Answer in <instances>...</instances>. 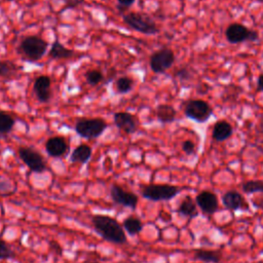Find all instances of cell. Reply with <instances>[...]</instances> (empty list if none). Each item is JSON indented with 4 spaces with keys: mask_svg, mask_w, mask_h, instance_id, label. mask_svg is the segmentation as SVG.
<instances>
[{
    "mask_svg": "<svg viewBox=\"0 0 263 263\" xmlns=\"http://www.w3.org/2000/svg\"><path fill=\"white\" fill-rule=\"evenodd\" d=\"M104 76L103 74L98 71V70H91V71H88L86 74H85V79L86 81L91 84V85H96V84H99L102 80H103Z\"/></svg>",
    "mask_w": 263,
    "mask_h": 263,
    "instance_id": "4316f807",
    "label": "cell"
},
{
    "mask_svg": "<svg viewBox=\"0 0 263 263\" xmlns=\"http://www.w3.org/2000/svg\"><path fill=\"white\" fill-rule=\"evenodd\" d=\"M177 75L180 77V79H187L189 77L188 71L186 69H180L177 73Z\"/></svg>",
    "mask_w": 263,
    "mask_h": 263,
    "instance_id": "4dcf8cb0",
    "label": "cell"
},
{
    "mask_svg": "<svg viewBox=\"0 0 263 263\" xmlns=\"http://www.w3.org/2000/svg\"><path fill=\"white\" fill-rule=\"evenodd\" d=\"M51 81L46 75L38 76L33 84V90L36 98L41 103H47L51 98Z\"/></svg>",
    "mask_w": 263,
    "mask_h": 263,
    "instance_id": "7c38bea8",
    "label": "cell"
},
{
    "mask_svg": "<svg viewBox=\"0 0 263 263\" xmlns=\"http://www.w3.org/2000/svg\"><path fill=\"white\" fill-rule=\"evenodd\" d=\"M180 192V188L168 184H150L143 188L142 195L153 201L170 200Z\"/></svg>",
    "mask_w": 263,
    "mask_h": 263,
    "instance_id": "5b68a950",
    "label": "cell"
},
{
    "mask_svg": "<svg viewBox=\"0 0 263 263\" xmlns=\"http://www.w3.org/2000/svg\"><path fill=\"white\" fill-rule=\"evenodd\" d=\"M95 263H96V262H95Z\"/></svg>",
    "mask_w": 263,
    "mask_h": 263,
    "instance_id": "836d02e7",
    "label": "cell"
},
{
    "mask_svg": "<svg viewBox=\"0 0 263 263\" xmlns=\"http://www.w3.org/2000/svg\"><path fill=\"white\" fill-rule=\"evenodd\" d=\"M75 132L82 138L95 139L100 137L107 128V123L103 118H79L75 123Z\"/></svg>",
    "mask_w": 263,
    "mask_h": 263,
    "instance_id": "277c9868",
    "label": "cell"
},
{
    "mask_svg": "<svg viewBox=\"0 0 263 263\" xmlns=\"http://www.w3.org/2000/svg\"><path fill=\"white\" fill-rule=\"evenodd\" d=\"M48 55L53 60H65L73 57L74 51L65 47L59 40H54L48 51Z\"/></svg>",
    "mask_w": 263,
    "mask_h": 263,
    "instance_id": "e0dca14e",
    "label": "cell"
},
{
    "mask_svg": "<svg viewBox=\"0 0 263 263\" xmlns=\"http://www.w3.org/2000/svg\"><path fill=\"white\" fill-rule=\"evenodd\" d=\"M226 39L232 44L240 43L243 41H256L259 37L256 31H252L241 24L230 25L225 32Z\"/></svg>",
    "mask_w": 263,
    "mask_h": 263,
    "instance_id": "ba28073f",
    "label": "cell"
},
{
    "mask_svg": "<svg viewBox=\"0 0 263 263\" xmlns=\"http://www.w3.org/2000/svg\"><path fill=\"white\" fill-rule=\"evenodd\" d=\"M12 255V251L9 246L2 239H0V260L10 258Z\"/></svg>",
    "mask_w": 263,
    "mask_h": 263,
    "instance_id": "83f0119b",
    "label": "cell"
},
{
    "mask_svg": "<svg viewBox=\"0 0 263 263\" xmlns=\"http://www.w3.org/2000/svg\"><path fill=\"white\" fill-rule=\"evenodd\" d=\"M195 202L199 206V209L208 215L214 214L219 206L217 195L214 192L208 190H203L198 193L195 198Z\"/></svg>",
    "mask_w": 263,
    "mask_h": 263,
    "instance_id": "8fae6325",
    "label": "cell"
},
{
    "mask_svg": "<svg viewBox=\"0 0 263 263\" xmlns=\"http://www.w3.org/2000/svg\"><path fill=\"white\" fill-rule=\"evenodd\" d=\"M241 189L247 194L263 192V181L261 180H250L241 185Z\"/></svg>",
    "mask_w": 263,
    "mask_h": 263,
    "instance_id": "cb8c5ba5",
    "label": "cell"
},
{
    "mask_svg": "<svg viewBox=\"0 0 263 263\" xmlns=\"http://www.w3.org/2000/svg\"><path fill=\"white\" fill-rule=\"evenodd\" d=\"M14 122L15 120L11 115L0 111V136L10 133L14 126Z\"/></svg>",
    "mask_w": 263,
    "mask_h": 263,
    "instance_id": "603a6c76",
    "label": "cell"
},
{
    "mask_svg": "<svg viewBox=\"0 0 263 263\" xmlns=\"http://www.w3.org/2000/svg\"><path fill=\"white\" fill-rule=\"evenodd\" d=\"M135 1L136 0H117V4L121 8H126V7H129L130 5H133Z\"/></svg>",
    "mask_w": 263,
    "mask_h": 263,
    "instance_id": "f546056e",
    "label": "cell"
},
{
    "mask_svg": "<svg viewBox=\"0 0 263 263\" xmlns=\"http://www.w3.org/2000/svg\"><path fill=\"white\" fill-rule=\"evenodd\" d=\"M134 80L128 76H121L116 80V89L119 93H126L132 90Z\"/></svg>",
    "mask_w": 263,
    "mask_h": 263,
    "instance_id": "484cf974",
    "label": "cell"
},
{
    "mask_svg": "<svg viewBox=\"0 0 263 263\" xmlns=\"http://www.w3.org/2000/svg\"><path fill=\"white\" fill-rule=\"evenodd\" d=\"M95 230L105 239L114 243H125L126 236L120 224L111 217L96 215L91 219Z\"/></svg>",
    "mask_w": 263,
    "mask_h": 263,
    "instance_id": "6da1fadb",
    "label": "cell"
},
{
    "mask_svg": "<svg viewBox=\"0 0 263 263\" xmlns=\"http://www.w3.org/2000/svg\"><path fill=\"white\" fill-rule=\"evenodd\" d=\"M222 202L226 209L231 211H246L249 209V204L243 198V196L235 190H229L225 192L222 196Z\"/></svg>",
    "mask_w": 263,
    "mask_h": 263,
    "instance_id": "4fadbf2b",
    "label": "cell"
},
{
    "mask_svg": "<svg viewBox=\"0 0 263 263\" xmlns=\"http://www.w3.org/2000/svg\"><path fill=\"white\" fill-rule=\"evenodd\" d=\"M91 156V148L88 145L82 144L77 146L73 152L71 153L70 160L72 162H78V163H85L88 161V159Z\"/></svg>",
    "mask_w": 263,
    "mask_h": 263,
    "instance_id": "ffe728a7",
    "label": "cell"
},
{
    "mask_svg": "<svg viewBox=\"0 0 263 263\" xmlns=\"http://www.w3.org/2000/svg\"><path fill=\"white\" fill-rule=\"evenodd\" d=\"M114 123L116 126L126 134H133L137 129L136 118L127 112H116L114 114Z\"/></svg>",
    "mask_w": 263,
    "mask_h": 263,
    "instance_id": "5bb4252c",
    "label": "cell"
},
{
    "mask_svg": "<svg viewBox=\"0 0 263 263\" xmlns=\"http://www.w3.org/2000/svg\"><path fill=\"white\" fill-rule=\"evenodd\" d=\"M45 149L49 156L51 157H61L63 156L68 149L67 142L62 137H52L49 138L45 143Z\"/></svg>",
    "mask_w": 263,
    "mask_h": 263,
    "instance_id": "9a60e30c",
    "label": "cell"
},
{
    "mask_svg": "<svg viewBox=\"0 0 263 263\" xmlns=\"http://www.w3.org/2000/svg\"><path fill=\"white\" fill-rule=\"evenodd\" d=\"M258 88L263 91V74L260 75L258 78Z\"/></svg>",
    "mask_w": 263,
    "mask_h": 263,
    "instance_id": "d6a6232c",
    "label": "cell"
},
{
    "mask_svg": "<svg viewBox=\"0 0 263 263\" xmlns=\"http://www.w3.org/2000/svg\"><path fill=\"white\" fill-rule=\"evenodd\" d=\"M182 150H183L186 154L191 155V154H193L194 151H195V145H194V143H193L192 141L186 140V141H184V142L182 143Z\"/></svg>",
    "mask_w": 263,
    "mask_h": 263,
    "instance_id": "f1b7e54d",
    "label": "cell"
},
{
    "mask_svg": "<svg viewBox=\"0 0 263 263\" xmlns=\"http://www.w3.org/2000/svg\"><path fill=\"white\" fill-rule=\"evenodd\" d=\"M175 62V54L168 48H162L155 51L150 57V68L154 73H164L173 66Z\"/></svg>",
    "mask_w": 263,
    "mask_h": 263,
    "instance_id": "9c48e42d",
    "label": "cell"
},
{
    "mask_svg": "<svg viewBox=\"0 0 263 263\" xmlns=\"http://www.w3.org/2000/svg\"><path fill=\"white\" fill-rule=\"evenodd\" d=\"M231 135H232V126L229 122L225 120H220L215 123L213 127V133H212L214 140L218 142H222L230 138Z\"/></svg>",
    "mask_w": 263,
    "mask_h": 263,
    "instance_id": "2e32d148",
    "label": "cell"
},
{
    "mask_svg": "<svg viewBox=\"0 0 263 263\" xmlns=\"http://www.w3.org/2000/svg\"><path fill=\"white\" fill-rule=\"evenodd\" d=\"M110 194L114 202L123 206L136 209L138 203V196L135 193L125 191L120 186L113 184L110 188Z\"/></svg>",
    "mask_w": 263,
    "mask_h": 263,
    "instance_id": "30bf717a",
    "label": "cell"
},
{
    "mask_svg": "<svg viewBox=\"0 0 263 263\" xmlns=\"http://www.w3.org/2000/svg\"><path fill=\"white\" fill-rule=\"evenodd\" d=\"M123 227H124V230H126L129 235H136L140 233V231L142 230L143 224L140 219L136 217H128L124 219Z\"/></svg>",
    "mask_w": 263,
    "mask_h": 263,
    "instance_id": "7402d4cb",
    "label": "cell"
},
{
    "mask_svg": "<svg viewBox=\"0 0 263 263\" xmlns=\"http://www.w3.org/2000/svg\"><path fill=\"white\" fill-rule=\"evenodd\" d=\"M123 22L133 30L146 35H154L159 32L155 22L146 13L130 11L122 16Z\"/></svg>",
    "mask_w": 263,
    "mask_h": 263,
    "instance_id": "7a4b0ae2",
    "label": "cell"
},
{
    "mask_svg": "<svg viewBox=\"0 0 263 263\" xmlns=\"http://www.w3.org/2000/svg\"><path fill=\"white\" fill-rule=\"evenodd\" d=\"M185 115L196 121L205 122L213 114L211 106L203 100H191L189 101L184 109Z\"/></svg>",
    "mask_w": 263,
    "mask_h": 263,
    "instance_id": "8992f818",
    "label": "cell"
},
{
    "mask_svg": "<svg viewBox=\"0 0 263 263\" xmlns=\"http://www.w3.org/2000/svg\"><path fill=\"white\" fill-rule=\"evenodd\" d=\"M65 2L70 7H75V6H77L81 2V0H65Z\"/></svg>",
    "mask_w": 263,
    "mask_h": 263,
    "instance_id": "1f68e13d",
    "label": "cell"
},
{
    "mask_svg": "<svg viewBox=\"0 0 263 263\" xmlns=\"http://www.w3.org/2000/svg\"><path fill=\"white\" fill-rule=\"evenodd\" d=\"M47 42L38 36H28L24 38L18 45V52L27 60L35 62L40 60L46 52Z\"/></svg>",
    "mask_w": 263,
    "mask_h": 263,
    "instance_id": "3957f363",
    "label": "cell"
},
{
    "mask_svg": "<svg viewBox=\"0 0 263 263\" xmlns=\"http://www.w3.org/2000/svg\"><path fill=\"white\" fill-rule=\"evenodd\" d=\"M177 212L188 218H195L198 215V211L195 202L190 196H186L180 203Z\"/></svg>",
    "mask_w": 263,
    "mask_h": 263,
    "instance_id": "44dd1931",
    "label": "cell"
},
{
    "mask_svg": "<svg viewBox=\"0 0 263 263\" xmlns=\"http://www.w3.org/2000/svg\"><path fill=\"white\" fill-rule=\"evenodd\" d=\"M17 71V67L10 61H0V77L10 78Z\"/></svg>",
    "mask_w": 263,
    "mask_h": 263,
    "instance_id": "d4e9b609",
    "label": "cell"
},
{
    "mask_svg": "<svg viewBox=\"0 0 263 263\" xmlns=\"http://www.w3.org/2000/svg\"><path fill=\"white\" fill-rule=\"evenodd\" d=\"M18 156L23 162L35 173H43L46 170V163L43 156L33 148L30 147H20Z\"/></svg>",
    "mask_w": 263,
    "mask_h": 263,
    "instance_id": "52a82bcc",
    "label": "cell"
},
{
    "mask_svg": "<svg viewBox=\"0 0 263 263\" xmlns=\"http://www.w3.org/2000/svg\"><path fill=\"white\" fill-rule=\"evenodd\" d=\"M222 255L218 251L198 249L194 251V259L202 261L204 263H219L221 261Z\"/></svg>",
    "mask_w": 263,
    "mask_h": 263,
    "instance_id": "ac0fdd59",
    "label": "cell"
},
{
    "mask_svg": "<svg viewBox=\"0 0 263 263\" xmlns=\"http://www.w3.org/2000/svg\"><path fill=\"white\" fill-rule=\"evenodd\" d=\"M177 112L175 108L167 104H161L156 108V116L157 119L162 123L173 122L176 118Z\"/></svg>",
    "mask_w": 263,
    "mask_h": 263,
    "instance_id": "d6986e66",
    "label": "cell"
}]
</instances>
